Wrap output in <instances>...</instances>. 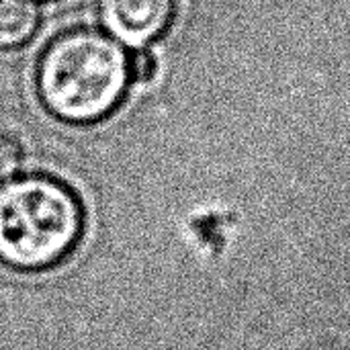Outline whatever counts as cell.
Returning <instances> with one entry per match:
<instances>
[{
    "mask_svg": "<svg viewBox=\"0 0 350 350\" xmlns=\"http://www.w3.org/2000/svg\"><path fill=\"white\" fill-rule=\"evenodd\" d=\"M129 80V57L123 47L90 29L55 37L37 66L43 105L70 123L105 119L123 100Z\"/></svg>",
    "mask_w": 350,
    "mask_h": 350,
    "instance_id": "1",
    "label": "cell"
},
{
    "mask_svg": "<svg viewBox=\"0 0 350 350\" xmlns=\"http://www.w3.org/2000/svg\"><path fill=\"white\" fill-rule=\"evenodd\" d=\"M129 72H131V80H139V82H148L154 78L156 74V59L150 51L139 49L129 57Z\"/></svg>",
    "mask_w": 350,
    "mask_h": 350,
    "instance_id": "6",
    "label": "cell"
},
{
    "mask_svg": "<svg viewBox=\"0 0 350 350\" xmlns=\"http://www.w3.org/2000/svg\"><path fill=\"white\" fill-rule=\"evenodd\" d=\"M39 12L31 0H0V49L18 47L37 29Z\"/></svg>",
    "mask_w": 350,
    "mask_h": 350,
    "instance_id": "4",
    "label": "cell"
},
{
    "mask_svg": "<svg viewBox=\"0 0 350 350\" xmlns=\"http://www.w3.org/2000/svg\"><path fill=\"white\" fill-rule=\"evenodd\" d=\"M84 209L62 180L29 174L0 189V260L16 271H45L74 252Z\"/></svg>",
    "mask_w": 350,
    "mask_h": 350,
    "instance_id": "2",
    "label": "cell"
},
{
    "mask_svg": "<svg viewBox=\"0 0 350 350\" xmlns=\"http://www.w3.org/2000/svg\"><path fill=\"white\" fill-rule=\"evenodd\" d=\"M98 12L109 33L139 47L168 31L176 0H98Z\"/></svg>",
    "mask_w": 350,
    "mask_h": 350,
    "instance_id": "3",
    "label": "cell"
},
{
    "mask_svg": "<svg viewBox=\"0 0 350 350\" xmlns=\"http://www.w3.org/2000/svg\"><path fill=\"white\" fill-rule=\"evenodd\" d=\"M21 160H23L21 139L12 129L0 123V185L16 172Z\"/></svg>",
    "mask_w": 350,
    "mask_h": 350,
    "instance_id": "5",
    "label": "cell"
}]
</instances>
